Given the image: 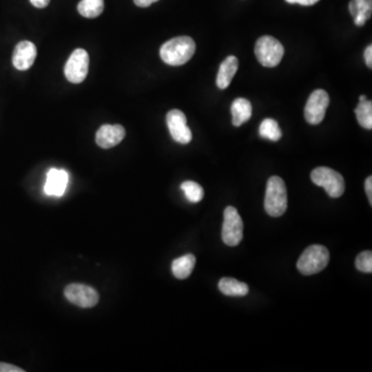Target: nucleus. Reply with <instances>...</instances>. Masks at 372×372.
Returning a JSON list of instances; mask_svg holds the SVG:
<instances>
[{
	"instance_id": "nucleus-30",
	"label": "nucleus",
	"mask_w": 372,
	"mask_h": 372,
	"mask_svg": "<svg viewBox=\"0 0 372 372\" xmlns=\"http://www.w3.org/2000/svg\"><path fill=\"white\" fill-rule=\"evenodd\" d=\"M359 100L360 101H365L366 100V96H360Z\"/></svg>"
},
{
	"instance_id": "nucleus-5",
	"label": "nucleus",
	"mask_w": 372,
	"mask_h": 372,
	"mask_svg": "<svg viewBox=\"0 0 372 372\" xmlns=\"http://www.w3.org/2000/svg\"><path fill=\"white\" fill-rule=\"evenodd\" d=\"M311 180L315 185L321 186L331 198H339L345 189L343 176L327 167H319L311 172Z\"/></svg>"
},
{
	"instance_id": "nucleus-26",
	"label": "nucleus",
	"mask_w": 372,
	"mask_h": 372,
	"mask_svg": "<svg viewBox=\"0 0 372 372\" xmlns=\"http://www.w3.org/2000/svg\"><path fill=\"white\" fill-rule=\"evenodd\" d=\"M364 58H365L366 66L368 68H372V46H368L366 48L365 52H364Z\"/></svg>"
},
{
	"instance_id": "nucleus-13",
	"label": "nucleus",
	"mask_w": 372,
	"mask_h": 372,
	"mask_svg": "<svg viewBox=\"0 0 372 372\" xmlns=\"http://www.w3.org/2000/svg\"><path fill=\"white\" fill-rule=\"evenodd\" d=\"M68 174L64 170L51 169L46 174L44 191L46 195L62 197L68 189Z\"/></svg>"
},
{
	"instance_id": "nucleus-14",
	"label": "nucleus",
	"mask_w": 372,
	"mask_h": 372,
	"mask_svg": "<svg viewBox=\"0 0 372 372\" xmlns=\"http://www.w3.org/2000/svg\"><path fill=\"white\" fill-rule=\"evenodd\" d=\"M238 70V59L235 56H228L220 66L216 85L220 89H226L230 86L232 78Z\"/></svg>"
},
{
	"instance_id": "nucleus-3",
	"label": "nucleus",
	"mask_w": 372,
	"mask_h": 372,
	"mask_svg": "<svg viewBox=\"0 0 372 372\" xmlns=\"http://www.w3.org/2000/svg\"><path fill=\"white\" fill-rule=\"evenodd\" d=\"M330 254L328 250L323 245L309 246L303 252L297 263V268L301 274L313 275L321 272L329 264Z\"/></svg>"
},
{
	"instance_id": "nucleus-16",
	"label": "nucleus",
	"mask_w": 372,
	"mask_h": 372,
	"mask_svg": "<svg viewBox=\"0 0 372 372\" xmlns=\"http://www.w3.org/2000/svg\"><path fill=\"white\" fill-rule=\"evenodd\" d=\"M230 112H232V124L235 127H241L242 124L248 122L252 117V104L246 98H237L232 102Z\"/></svg>"
},
{
	"instance_id": "nucleus-9",
	"label": "nucleus",
	"mask_w": 372,
	"mask_h": 372,
	"mask_svg": "<svg viewBox=\"0 0 372 372\" xmlns=\"http://www.w3.org/2000/svg\"><path fill=\"white\" fill-rule=\"evenodd\" d=\"M89 55L85 50L77 49L72 52L66 62L64 74L70 83L79 84L83 82L88 74Z\"/></svg>"
},
{
	"instance_id": "nucleus-17",
	"label": "nucleus",
	"mask_w": 372,
	"mask_h": 372,
	"mask_svg": "<svg viewBox=\"0 0 372 372\" xmlns=\"http://www.w3.org/2000/svg\"><path fill=\"white\" fill-rule=\"evenodd\" d=\"M218 289L222 294L230 297H243L248 294V286L237 279L224 277L218 282Z\"/></svg>"
},
{
	"instance_id": "nucleus-6",
	"label": "nucleus",
	"mask_w": 372,
	"mask_h": 372,
	"mask_svg": "<svg viewBox=\"0 0 372 372\" xmlns=\"http://www.w3.org/2000/svg\"><path fill=\"white\" fill-rule=\"evenodd\" d=\"M222 238L228 246H237L243 239V222L237 209L232 206L224 210Z\"/></svg>"
},
{
	"instance_id": "nucleus-24",
	"label": "nucleus",
	"mask_w": 372,
	"mask_h": 372,
	"mask_svg": "<svg viewBox=\"0 0 372 372\" xmlns=\"http://www.w3.org/2000/svg\"><path fill=\"white\" fill-rule=\"evenodd\" d=\"M0 372H24V370L12 364L0 362Z\"/></svg>"
},
{
	"instance_id": "nucleus-15",
	"label": "nucleus",
	"mask_w": 372,
	"mask_h": 372,
	"mask_svg": "<svg viewBox=\"0 0 372 372\" xmlns=\"http://www.w3.org/2000/svg\"><path fill=\"white\" fill-rule=\"evenodd\" d=\"M349 9L356 25L361 27L371 17L372 0H351Z\"/></svg>"
},
{
	"instance_id": "nucleus-18",
	"label": "nucleus",
	"mask_w": 372,
	"mask_h": 372,
	"mask_svg": "<svg viewBox=\"0 0 372 372\" xmlns=\"http://www.w3.org/2000/svg\"><path fill=\"white\" fill-rule=\"evenodd\" d=\"M196 266V256L189 254L174 260L172 272L178 279H186L193 273Z\"/></svg>"
},
{
	"instance_id": "nucleus-22",
	"label": "nucleus",
	"mask_w": 372,
	"mask_h": 372,
	"mask_svg": "<svg viewBox=\"0 0 372 372\" xmlns=\"http://www.w3.org/2000/svg\"><path fill=\"white\" fill-rule=\"evenodd\" d=\"M181 189L184 191L186 199L191 203H199L203 200L204 189L199 183L195 181H185L181 184Z\"/></svg>"
},
{
	"instance_id": "nucleus-27",
	"label": "nucleus",
	"mask_w": 372,
	"mask_h": 372,
	"mask_svg": "<svg viewBox=\"0 0 372 372\" xmlns=\"http://www.w3.org/2000/svg\"><path fill=\"white\" fill-rule=\"evenodd\" d=\"M286 1L287 3H292V5L293 3H298V5L309 7V5H313L319 3V0H286Z\"/></svg>"
},
{
	"instance_id": "nucleus-4",
	"label": "nucleus",
	"mask_w": 372,
	"mask_h": 372,
	"mask_svg": "<svg viewBox=\"0 0 372 372\" xmlns=\"http://www.w3.org/2000/svg\"><path fill=\"white\" fill-rule=\"evenodd\" d=\"M256 59L265 68H275L284 57V48L282 42L270 36L258 38L254 48Z\"/></svg>"
},
{
	"instance_id": "nucleus-11",
	"label": "nucleus",
	"mask_w": 372,
	"mask_h": 372,
	"mask_svg": "<svg viewBox=\"0 0 372 372\" xmlns=\"http://www.w3.org/2000/svg\"><path fill=\"white\" fill-rule=\"evenodd\" d=\"M125 129L122 125L105 124L98 129L96 135V144L103 149L117 146L124 139Z\"/></svg>"
},
{
	"instance_id": "nucleus-28",
	"label": "nucleus",
	"mask_w": 372,
	"mask_h": 372,
	"mask_svg": "<svg viewBox=\"0 0 372 372\" xmlns=\"http://www.w3.org/2000/svg\"><path fill=\"white\" fill-rule=\"evenodd\" d=\"M159 0H133L135 5L140 8H148L152 3H157Z\"/></svg>"
},
{
	"instance_id": "nucleus-8",
	"label": "nucleus",
	"mask_w": 372,
	"mask_h": 372,
	"mask_svg": "<svg viewBox=\"0 0 372 372\" xmlns=\"http://www.w3.org/2000/svg\"><path fill=\"white\" fill-rule=\"evenodd\" d=\"M64 296L68 302L81 308H91L96 306L100 300L96 290L86 284H68L64 290Z\"/></svg>"
},
{
	"instance_id": "nucleus-1",
	"label": "nucleus",
	"mask_w": 372,
	"mask_h": 372,
	"mask_svg": "<svg viewBox=\"0 0 372 372\" xmlns=\"http://www.w3.org/2000/svg\"><path fill=\"white\" fill-rule=\"evenodd\" d=\"M196 52V42L189 36L172 38L161 48V59L172 66H183L189 62Z\"/></svg>"
},
{
	"instance_id": "nucleus-19",
	"label": "nucleus",
	"mask_w": 372,
	"mask_h": 372,
	"mask_svg": "<svg viewBox=\"0 0 372 372\" xmlns=\"http://www.w3.org/2000/svg\"><path fill=\"white\" fill-rule=\"evenodd\" d=\"M78 11L83 17L89 19L98 17L104 11V0H81Z\"/></svg>"
},
{
	"instance_id": "nucleus-29",
	"label": "nucleus",
	"mask_w": 372,
	"mask_h": 372,
	"mask_svg": "<svg viewBox=\"0 0 372 372\" xmlns=\"http://www.w3.org/2000/svg\"><path fill=\"white\" fill-rule=\"evenodd\" d=\"M30 3L38 9H44L46 5H49L50 0H30Z\"/></svg>"
},
{
	"instance_id": "nucleus-10",
	"label": "nucleus",
	"mask_w": 372,
	"mask_h": 372,
	"mask_svg": "<svg viewBox=\"0 0 372 372\" xmlns=\"http://www.w3.org/2000/svg\"><path fill=\"white\" fill-rule=\"evenodd\" d=\"M167 124L174 141L180 144H189L193 140V133L187 127V120L183 112L172 110L167 114Z\"/></svg>"
},
{
	"instance_id": "nucleus-20",
	"label": "nucleus",
	"mask_w": 372,
	"mask_h": 372,
	"mask_svg": "<svg viewBox=\"0 0 372 372\" xmlns=\"http://www.w3.org/2000/svg\"><path fill=\"white\" fill-rule=\"evenodd\" d=\"M358 122L362 127L366 129H372V103L366 98L365 101H360L355 110Z\"/></svg>"
},
{
	"instance_id": "nucleus-23",
	"label": "nucleus",
	"mask_w": 372,
	"mask_h": 372,
	"mask_svg": "<svg viewBox=\"0 0 372 372\" xmlns=\"http://www.w3.org/2000/svg\"><path fill=\"white\" fill-rule=\"evenodd\" d=\"M356 267L364 273L372 272V254L370 250L361 252L356 258Z\"/></svg>"
},
{
	"instance_id": "nucleus-2",
	"label": "nucleus",
	"mask_w": 372,
	"mask_h": 372,
	"mask_svg": "<svg viewBox=\"0 0 372 372\" xmlns=\"http://www.w3.org/2000/svg\"><path fill=\"white\" fill-rule=\"evenodd\" d=\"M288 208V195L284 180L272 176L267 182L265 210L272 217L284 215Z\"/></svg>"
},
{
	"instance_id": "nucleus-25",
	"label": "nucleus",
	"mask_w": 372,
	"mask_h": 372,
	"mask_svg": "<svg viewBox=\"0 0 372 372\" xmlns=\"http://www.w3.org/2000/svg\"><path fill=\"white\" fill-rule=\"evenodd\" d=\"M365 191L366 195H367L368 200H369L370 205H372V177H369L366 179L365 181Z\"/></svg>"
},
{
	"instance_id": "nucleus-12",
	"label": "nucleus",
	"mask_w": 372,
	"mask_h": 372,
	"mask_svg": "<svg viewBox=\"0 0 372 372\" xmlns=\"http://www.w3.org/2000/svg\"><path fill=\"white\" fill-rule=\"evenodd\" d=\"M36 58V46L34 42L23 40L16 46L13 54V64L17 70H27Z\"/></svg>"
},
{
	"instance_id": "nucleus-21",
	"label": "nucleus",
	"mask_w": 372,
	"mask_h": 372,
	"mask_svg": "<svg viewBox=\"0 0 372 372\" xmlns=\"http://www.w3.org/2000/svg\"><path fill=\"white\" fill-rule=\"evenodd\" d=\"M260 135L264 139L277 142L282 139V129L274 119L267 118L260 125Z\"/></svg>"
},
{
	"instance_id": "nucleus-7",
	"label": "nucleus",
	"mask_w": 372,
	"mask_h": 372,
	"mask_svg": "<svg viewBox=\"0 0 372 372\" xmlns=\"http://www.w3.org/2000/svg\"><path fill=\"white\" fill-rule=\"evenodd\" d=\"M330 98L323 89H317L311 93L305 106L304 116L309 124L317 125L325 118Z\"/></svg>"
}]
</instances>
